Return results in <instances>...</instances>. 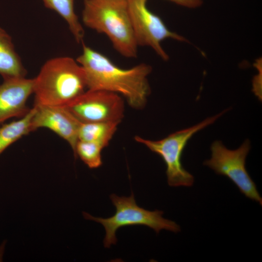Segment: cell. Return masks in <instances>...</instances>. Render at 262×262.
<instances>
[{"label":"cell","mask_w":262,"mask_h":262,"mask_svg":"<svg viewBox=\"0 0 262 262\" xmlns=\"http://www.w3.org/2000/svg\"><path fill=\"white\" fill-rule=\"evenodd\" d=\"M76 61L84 71L87 89L117 94L135 109H143L146 105L151 92L147 79L152 71L150 65L141 63L122 68L84 44Z\"/></svg>","instance_id":"6da1fadb"},{"label":"cell","mask_w":262,"mask_h":262,"mask_svg":"<svg viewBox=\"0 0 262 262\" xmlns=\"http://www.w3.org/2000/svg\"><path fill=\"white\" fill-rule=\"evenodd\" d=\"M33 81L36 104L66 106L87 88L83 68L68 56L47 61Z\"/></svg>","instance_id":"7a4b0ae2"},{"label":"cell","mask_w":262,"mask_h":262,"mask_svg":"<svg viewBox=\"0 0 262 262\" xmlns=\"http://www.w3.org/2000/svg\"><path fill=\"white\" fill-rule=\"evenodd\" d=\"M82 17L85 26L105 34L121 55L137 57L138 46L127 0H84Z\"/></svg>","instance_id":"3957f363"},{"label":"cell","mask_w":262,"mask_h":262,"mask_svg":"<svg viewBox=\"0 0 262 262\" xmlns=\"http://www.w3.org/2000/svg\"><path fill=\"white\" fill-rule=\"evenodd\" d=\"M110 198L116 209L115 214L107 218L96 217L83 212L85 219L99 223L104 227L106 234L104 246L109 248L116 243V232L123 227L144 225L159 233L162 229L174 232L180 231V226L175 222L164 218L163 212L159 210L150 211L138 206L132 193L129 197L118 196L112 194Z\"/></svg>","instance_id":"277c9868"},{"label":"cell","mask_w":262,"mask_h":262,"mask_svg":"<svg viewBox=\"0 0 262 262\" xmlns=\"http://www.w3.org/2000/svg\"><path fill=\"white\" fill-rule=\"evenodd\" d=\"M229 110L227 109L198 124L176 131L159 140L146 139L137 135L134 139L163 159L166 165V174L169 186L190 187L194 183V178L182 165L181 158L184 148L195 133L213 123Z\"/></svg>","instance_id":"5b68a950"},{"label":"cell","mask_w":262,"mask_h":262,"mask_svg":"<svg viewBox=\"0 0 262 262\" xmlns=\"http://www.w3.org/2000/svg\"><path fill=\"white\" fill-rule=\"evenodd\" d=\"M250 149L248 139L234 150L228 149L220 141H215L211 147V159L205 161L203 164L217 174L228 177L246 197L262 205V198L246 168V160Z\"/></svg>","instance_id":"8992f818"},{"label":"cell","mask_w":262,"mask_h":262,"mask_svg":"<svg viewBox=\"0 0 262 262\" xmlns=\"http://www.w3.org/2000/svg\"><path fill=\"white\" fill-rule=\"evenodd\" d=\"M147 0H127L134 36L138 46L152 49L164 60L168 55L161 46L166 38L185 41L182 36L170 31L161 18L147 6Z\"/></svg>","instance_id":"52a82bcc"},{"label":"cell","mask_w":262,"mask_h":262,"mask_svg":"<svg viewBox=\"0 0 262 262\" xmlns=\"http://www.w3.org/2000/svg\"><path fill=\"white\" fill-rule=\"evenodd\" d=\"M66 107L81 123H120L124 117L122 97L104 90L88 89Z\"/></svg>","instance_id":"ba28073f"},{"label":"cell","mask_w":262,"mask_h":262,"mask_svg":"<svg viewBox=\"0 0 262 262\" xmlns=\"http://www.w3.org/2000/svg\"><path fill=\"white\" fill-rule=\"evenodd\" d=\"M33 131L40 128L52 131L65 140L75 151L81 122L66 106L34 104Z\"/></svg>","instance_id":"9c48e42d"},{"label":"cell","mask_w":262,"mask_h":262,"mask_svg":"<svg viewBox=\"0 0 262 262\" xmlns=\"http://www.w3.org/2000/svg\"><path fill=\"white\" fill-rule=\"evenodd\" d=\"M33 88V79H4L0 85V123L12 117H22L29 111L26 104Z\"/></svg>","instance_id":"30bf717a"},{"label":"cell","mask_w":262,"mask_h":262,"mask_svg":"<svg viewBox=\"0 0 262 262\" xmlns=\"http://www.w3.org/2000/svg\"><path fill=\"white\" fill-rule=\"evenodd\" d=\"M26 73L11 36L0 27V75L6 79L25 77Z\"/></svg>","instance_id":"8fae6325"},{"label":"cell","mask_w":262,"mask_h":262,"mask_svg":"<svg viewBox=\"0 0 262 262\" xmlns=\"http://www.w3.org/2000/svg\"><path fill=\"white\" fill-rule=\"evenodd\" d=\"M119 123L114 122L81 123L78 131V140L96 143L105 148L109 145Z\"/></svg>","instance_id":"7c38bea8"},{"label":"cell","mask_w":262,"mask_h":262,"mask_svg":"<svg viewBox=\"0 0 262 262\" xmlns=\"http://www.w3.org/2000/svg\"><path fill=\"white\" fill-rule=\"evenodd\" d=\"M45 7L54 11L67 23L75 41L83 42L84 31L74 10V0H42Z\"/></svg>","instance_id":"4fadbf2b"},{"label":"cell","mask_w":262,"mask_h":262,"mask_svg":"<svg viewBox=\"0 0 262 262\" xmlns=\"http://www.w3.org/2000/svg\"><path fill=\"white\" fill-rule=\"evenodd\" d=\"M33 108L18 120L0 126V155L12 144L33 131L32 119Z\"/></svg>","instance_id":"5bb4252c"},{"label":"cell","mask_w":262,"mask_h":262,"mask_svg":"<svg viewBox=\"0 0 262 262\" xmlns=\"http://www.w3.org/2000/svg\"><path fill=\"white\" fill-rule=\"evenodd\" d=\"M104 147L100 145L91 142L79 140L74 155L90 168H97L102 164L101 151Z\"/></svg>","instance_id":"9a60e30c"},{"label":"cell","mask_w":262,"mask_h":262,"mask_svg":"<svg viewBox=\"0 0 262 262\" xmlns=\"http://www.w3.org/2000/svg\"><path fill=\"white\" fill-rule=\"evenodd\" d=\"M178 5L185 7L195 8L200 6L202 0H168Z\"/></svg>","instance_id":"2e32d148"}]
</instances>
